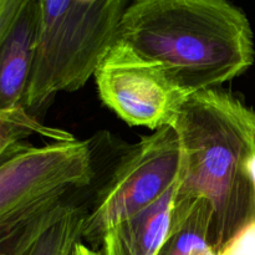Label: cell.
Segmentation results:
<instances>
[{
	"label": "cell",
	"instance_id": "6da1fadb",
	"mask_svg": "<svg viewBox=\"0 0 255 255\" xmlns=\"http://www.w3.org/2000/svg\"><path fill=\"white\" fill-rule=\"evenodd\" d=\"M173 128L181 169L172 224L194 202L206 199L213 212L211 243L217 253L255 218V193L246 169L255 151V111L229 92L204 90L188 97Z\"/></svg>",
	"mask_w": 255,
	"mask_h": 255
},
{
	"label": "cell",
	"instance_id": "7a4b0ae2",
	"mask_svg": "<svg viewBox=\"0 0 255 255\" xmlns=\"http://www.w3.org/2000/svg\"><path fill=\"white\" fill-rule=\"evenodd\" d=\"M116 40L191 95L218 89L254 62L251 22L231 0H129Z\"/></svg>",
	"mask_w": 255,
	"mask_h": 255
},
{
	"label": "cell",
	"instance_id": "3957f363",
	"mask_svg": "<svg viewBox=\"0 0 255 255\" xmlns=\"http://www.w3.org/2000/svg\"><path fill=\"white\" fill-rule=\"evenodd\" d=\"M89 141L25 143L0 161V255H26L94 179Z\"/></svg>",
	"mask_w": 255,
	"mask_h": 255
},
{
	"label": "cell",
	"instance_id": "277c9868",
	"mask_svg": "<svg viewBox=\"0 0 255 255\" xmlns=\"http://www.w3.org/2000/svg\"><path fill=\"white\" fill-rule=\"evenodd\" d=\"M129 0H39V30L25 109L34 116L60 92L80 90L116 41Z\"/></svg>",
	"mask_w": 255,
	"mask_h": 255
},
{
	"label": "cell",
	"instance_id": "5b68a950",
	"mask_svg": "<svg viewBox=\"0 0 255 255\" xmlns=\"http://www.w3.org/2000/svg\"><path fill=\"white\" fill-rule=\"evenodd\" d=\"M181 144L173 127L142 137L120 159L86 213L82 238L102 242L109 232L158 201L178 181Z\"/></svg>",
	"mask_w": 255,
	"mask_h": 255
},
{
	"label": "cell",
	"instance_id": "8992f818",
	"mask_svg": "<svg viewBox=\"0 0 255 255\" xmlns=\"http://www.w3.org/2000/svg\"><path fill=\"white\" fill-rule=\"evenodd\" d=\"M94 77L105 106L129 126L152 131L173 127L191 96L161 65L119 40L102 55Z\"/></svg>",
	"mask_w": 255,
	"mask_h": 255
},
{
	"label": "cell",
	"instance_id": "52a82bcc",
	"mask_svg": "<svg viewBox=\"0 0 255 255\" xmlns=\"http://www.w3.org/2000/svg\"><path fill=\"white\" fill-rule=\"evenodd\" d=\"M39 0H27L0 46V121L36 120L25 109V96L36 52Z\"/></svg>",
	"mask_w": 255,
	"mask_h": 255
},
{
	"label": "cell",
	"instance_id": "ba28073f",
	"mask_svg": "<svg viewBox=\"0 0 255 255\" xmlns=\"http://www.w3.org/2000/svg\"><path fill=\"white\" fill-rule=\"evenodd\" d=\"M178 182V181H177ZM177 183L102 238V255H159L169 236Z\"/></svg>",
	"mask_w": 255,
	"mask_h": 255
},
{
	"label": "cell",
	"instance_id": "9c48e42d",
	"mask_svg": "<svg viewBox=\"0 0 255 255\" xmlns=\"http://www.w3.org/2000/svg\"><path fill=\"white\" fill-rule=\"evenodd\" d=\"M213 212L206 199L192 204L188 214L172 224L159 255H216L211 243Z\"/></svg>",
	"mask_w": 255,
	"mask_h": 255
},
{
	"label": "cell",
	"instance_id": "30bf717a",
	"mask_svg": "<svg viewBox=\"0 0 255 255\" xmlns=\"http://www.w3.org/2000/svg\"><path fill=\"white\" fill-rule=\"evenodd\" d=\"M27 0H0V46L14 25L17 15ZM50 127L37 120L26 122L0 121V159L26 143L25 139L32 134L49 137Z\"/></svg>",
	"mask_w": 255,
	"mask_h": 255
},
{
	"label": "cell",
	"instance_id": "8fae6325",
	"mask_svg": "<svg viewBox=\"0 0 255 255\" xmlns=\"http://www.w3.org/2000/svg\"><path fill=\"white\" fill-rule=\"evenodd\" d=\"M86 213L82 207L72 203L66 213L41 234L26 255H71L81 241Z\"/></svg>",
	"mask_w": 255,
	"mask_h": 255
},
{
	"label": "cell",
	"instance_id": "7c38bea8",
	"mask_svg": "<svg viewBox=\"0 0 255 255\" xmlns=\"http://www.w3.org/2000/svg\"><path fill=\"white\" fill-rule=\"evenodd\" d=\"M222 248L236 255H255V218L244 224Z\"/></svg>",
	"mask_w": 255,
	"mask_h": 255
},
{
	"label": "cell",
	"instance_id": "4fadbf2b",
	"mask_svg": "<svg viewBox=\"0 0 255 255\" xmlns=\"http://www.w3.org/2000/svg\"><path fill=\"white\" fill-rule=\"evenodd\" d=\"M247 174H248V178L251 181L252 187H253V191L255 193V151L249 156L248 161L246 164Z\"/></svg>",
	"mask_w": 255,
	"mask_h": 255
},
{
	"label": "cell",
	"instance_id": "5bb4252c",
	"mask_svg": "<svg viewBox=\"0 0 255 255\" xmlns=\"http://www.w3.org/2000/svg\"><path fill=\"white\" fill-rule=\"evenodd\" d=\"M71 255H101V253H97V252L92 251L91 248H89L86 244H84L80 241L75 244Z\"/></svg>",
	"mask_w": 255,
	"mask_h": 255
},
{
	"label": "cell",
	"instance_id": "9a60e30c",
	"mask_svg": "<svg viewBox=\"0 0 255 255\" xmlns=\"http://www.w3.org/2000/svg\"><path fill=\"white\" fill-rule=\"evenodd\" d=\"M216 255H236V254H233L231 251H228L227 248H222L217 252Z\"/></svg>",
	"mask_w": 255,
	"mask_h": 255
},
{
	"label": "cell",
	"instance_id": "2e32d148",
	"mask_svg": "<svg viewBox=\"0 0 255 255\" xmlns=\"http://www.w3.org/2000/svg\"><path fill=\"white\" fill-rule=\"evenodd\" d=\"M101 255H102V254H101Z\"/></svg>",
	"mask_w": 255,
	"mask_h": 255
}]
</instances>
